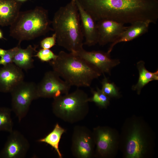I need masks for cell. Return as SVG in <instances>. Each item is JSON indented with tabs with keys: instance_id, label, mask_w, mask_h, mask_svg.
<instances>
[{
	"instance_id": "cell-13",
	"label": "cell",
	"mask_w": 158,
	"mask_h": 158,
	"mask_svg": "<svg viewBox=\"0 0 158 158\" xmlns=\"http://www.w3.org/2000/svg\"><path fill=\"white\" fill-rule=\"evenodd\" d=\"M79 14L82 29L85 41L84 44L92 46L98 43V32L97 22L75 0Z\"/></svg>"
},
{
	"instance_id": "cell-6",
	"label": "cell",
	"mask_w": 158,
	"mask_h": 158,
	"mask_svg": "<svg viewBox=\"0 0 158 158\" xmlns=\"http://www.w3.org/2000/svg\"><path fill=\"white\" fill-rule=\"evenodd\" d=\"M10 93L11 110L20 122L27 114L32 102L39 98L37 85L33 82L24 81L16 87Z\"/></svg>"
},
{
	"instance_id": "cell-28",
	"label": "cell",
	"mask_w": 158,
	"mask_h": 158,
	"mask_svg": "<svg viewBox=\"0 0 158 158\" xmlns=\"http://www.w3.org/2000/svg\"><path fill=\"white\" fill-rule=\"evenodd\" d=\"M17 2L21 3H22L25 2L26 1H27L28 0H16Z\"/></svg>"
},
{
	"instance_id": "cell-18",
	"label": "cell",
	"mask_w": 158,
	"mask_h": 158,
	"mask_svg": "<svg viewBox=\"0 0 158 158\" xmlns=\"http://www.w3.org/2000/svg\"><path fill=\"white\" fill-rule=\"evenodd\" d=\"M36 49L30 45L25 49L20 46L14 57L13 63L22 70H27L32 68L34 67L32 57Z\"/></svg>"
},
{
	"instance_id": "cell-7",
	"label": "cell",
	"mask_w": 158,
	"mask_h": 158,
	"mask_svg": "<svg viewBox=\"0 0 158 158\" xmlns=\"http://www.w3.org/2000/svg\"><path fill=\"white\" fill-rule=\"evenodd\" d=\"M95 142L93 133L87 127L76 126L72 137L71 151L77 158H91L94 154Z\"/></svg>"
},
{
	"instance_id": "cell-8",
	"label": "cell",
	"mask_w": 158,
	"mask_h": 158,
	"mask_svg": "<svg viewBox=\"0 0 158 158\" xmlns=\"http://www.w3.org/2000/svg\"><path fill=\"white\" fill-rule=\"evenodd\" d=\"M71 86L54 71L47 72L37 85L38 98L57 97L69 93Z\"/></svg>"
},
{
	"instance_id": "cell-27",
	"label": "cell",
	"mask_w": 158,
	"mask_h": 158,
	"mask_svg": "<svg viewBox=\"0 0 158 158\" xmlns=\"http://www.w3.org/2000/svg\"><path fill=\"white\" fill-rule=\"evenodd\" d=\"M6 50H4L0 48V57L2 56L6 53Z\"/></svg>"
},
{
	"instance_id": "cell-9",
	"label": "cell",
	"mask_w": 158,
	"mask_h": 158,
	"mask_svg": "<svg viewBox=\"0 0 158 158\" xmlns=\"http://www.w3.org/2000/svg\"><path fill=\"white\" fill-rule=\"evenodd\" d=\"M30 144L19 131L10 133L4 146L0 152V158H23L28 151Z\"/></svg>"
},
{
	"instance_id": "cell-5",
	"label": "cell",
	"mask_w": 158,
	"mask_h": 158,
	"mask_svg": "<svg viewBox=\"0 0 158 158\" xmlns=\"http://www.w3.org/2000/svg\"><path fill=\"white\" fill-rule=\"evenodd\" d=\"M87 93L78 88L74 92L54 99L53 114L63 121L71 123L80 121L88 113V98Z\"/></svg>"
},
{
	"instance_id": "cell-23",
	"label": "cell",
	"mask_w": 158,
	"mask_h": 158,
	"mask_svg": "<svg viewBox=\"0 0 158 158\" xmlns=\"http://www.w3.org/2000/svg\"><path fill=\"white\" fill-rule=\"evenodd\" d=\"M104 75L101 84L102 91L109 97H117L119 96V89L116 85L113 82L109 81L108 79Z\"/></svg>"
},
{
	"instance_id": "cell-19",
	"label": "cell",
	"mask_w": 158,
	"mask_h": 158,
	"mask_svg": "<svg viewBox=\"0 0 158 158\" xmlns=\"http://www.w3.org/2000/svg\"><path fill=\"white\" fill-rule=\"evenodd\" d=\"M137 66L139 73V78L136 84L132 86V89L140 95L142 89L149 82L158 80V71L154 72L149 71L145 67V62L142 60L137 62Z\"/></svg>"
},
{
	"instance_id": "cell-26",
	"label": "cell",
	"mask_w": 158,
	"mask_h": 158,
	"mask_svg": "<svg viewBox=\"0 0 158 158\" xmlns=\"http://www.w3.org/2000/svg\"><path fill=\"white\" fill-rule=\"evenodd\" d=\"M56 43V35L54 33L52 36L43 39L41 41L40 45L42 48L49 49L54 46Z\"/></svg>"
},
{
	"instance_id": "cell-3",
	"label": "cell",
	"mask_w": 158,
	"mask_h": 158,
	"mask_svg": "<svg viewBox=\"0 0 158 158\" xmlns=\"http://www.w3.org/2000/svg\"><path fill=\"white\" fill-rule=\"evenodd\" d=\"M53 71L71 86L89 87L102 73L75 54L61 51L56 59L49 62Z\"/></svg>"
},
{
	"instance_id": "cell-10",
	"label": "cell",
	"mask_w": 158,
	"mask_h": 158,
	"mask_svg": "<svg viewBox=\"0 0 158 158\" xmlns=\"http://www.w3.org/2000/svg\"><path fill=\"white\" fill-rule=\"evenodd\" d=\"M95 67L101 73L110 74L113 68L120 63L118 59H112L110 54L101 51H87L84 49L74 53Z\"/></svg>"
},
{
	"instance_id": "cell-4",
	"label": "cell",
	"mask_w": 158,
	"mask_h": 158,
	"mask_svg": "<svg viewBox=\"0 0 158 158\" xmlns=\"http://www.w3.org/2000/svg\"><path fill=\"white\" fill-rule=\"evenodd\" d=\"M48 11L40 6L24 11L20 12L10 25V35L18 40V44L24 40L34 39L44 35L50 30Z\"/></svg>"
},
{
	"instance_id": "cell-25",
	"label": "cell",
	"mask_w": 158,
	"mask_h": 158,
	"mask_svg": "<svg viewBox=\"0 0 158 158\" xmlns=\"http://www.w3.org/2000/svg\"><path fill=\"white\" fill-rule=\"evenodd\" d=\"M20 44L12 49L6 50L5 54L0 59V65L3 66L13 63L14 57L18 51Z\"/></svg>"
},
{
	"instance_id": "cell-14",
	"label": "cell",
	"mask_w": 158,
	"mask_h": 158,
	"mask_svg": "<svg viewBox=\"0 0 158 158\" xmlns=\"http://www.w3.org/2000/svg\"><path fill=\"white\" fill-rule=\"evenodd\" d=\"M93 133L96 146V155L101 157L107 156L114 146V139L111 132L107 128L99 126L94 129Z\"/></svg>"
},
{
	"instance_id": "cell-22",
	"label": "cell",
	"mask_w": 158,
	"mask_h": 158,
	"mask_svg": "<svg viewBox=\"0 0 158 158\" xmlns=\"http://www.w3.org/2000/svg\"><path fill=\"white\" fill-rule=\"evenodd\" d=\"M91 92L92 95L91 97L88 98L89 102H94L102 108H106L109 105V97L104 93L101 89L97 87L96 90L92 89Z\"/></svg>"
},
{
	"instance_id": "cell-17",
	"label": "cell",
	"mask_w": 158,
	"mask_h": 158,
	"mask_svg": "<svg viewBox=\"0 0 158 158\" xmlns=\"http://www.w3.org/2000/svg\"><path fill=\"white\" fill-rule=\"evenodd\" d=\"M16 0H0V25H11L18 16L20 4Z\"/></svg>"
},
{
	"instance_id": "cell-16",
	"label": "cell",
	"mask_w": 158,
	"mask_h": 158,
	"mask_svg": "<svg viewBox=\"0 0 158 158\" xmlns=\"http://www.w3.org/2000/svg\"><path fill=\"white\" fill-rule=\"evenodd\" d=\"M150 23L149 21H139L130 24L115 41L111 43L107 53L110 54L117 44L131 41L147 32Z\"/></svg>"
},
{
	"instance_id": "cell-29",
	"label": "cell",
	"mask_w": 158,
	"mask_h": 158,
	"mask_svg": "<svg viewBox=\"0 0 158 158\" xmlns=\"http://www.w3.org/2000/svg\"><path fill=\"white\" fill-rule=\"evenodd\" d=\"M2 38H4L3 35L1 31L0 30V39H1Z\"/></svg>"
},
{
	"instance_id": "cell-15",
	"label": "cell",
	"mask_w": 158,
	"mask_h": 158,
	"mask_svg": "<svg viewBox=\"0 0 158 158\" xmlns=\"http://www.w3.org/2000/svg\"><path fill=\"white\" fill-rule=\"evenodd\" d=\"M146 150V145L140 128L134 124L128 137L126 146V157L139 158L143 157Z\"/></svg>"
},
{
	"instance_id": "cell-20",
	"label": "cell",
	"mask_w": 158,
	"mask_h": 158,
	"mask_svg": "<svg viewBox=\"0 0 158 158\" xmlns=\"http://www.w3.org/2000/svg\"><path fill=\"white\" fill-rule=\"evenodd\" d=\"M66 132V130L57 123L50 133L44 137L38 140V141L50 145L56 151L59 157L62 158V155L59 148V144L62 135Z\"/></svg>"
},
{
	"instance_id": "cell-11",
	"label": "cell",
	"mask_w": 158,
	"mask_h": 158,
	"mask_svg": "<svg viewBox=\"0 0 158 158\" xmlns=\"http://www.w3.org/2000/svg\"><path fill=\"white\" fill-rule=\"evenodd\" d=\"M98 43L104 46L115 41L126 28L124 24L113 20L103 19L97 22Z\"/></svg>"
},
{
	"instance_id": "cell-12",
	"label": "cell",
	"mask_w": 158,
	"mask_h": 158,
	"mask_svg": "<svg viewBox=\"0 0 158 158\" xmlns=\"http://www.w3.org/2000/svg\"><path fill=\"white\" fill-rule=\"evenodd\" d=\"M24 78L22 70L13 63L3 66L0 69V92L10 93Z\"/></svg>"
},
{
	"instance_id": "cell-1",
	"label": "cell",
	"mask_w": 158,
	"mask_h": 158,
	"mask_svg": "<svg viewBox=\"0 0 158 158\" xmlns=\"http://www.w3.org/2000/svg\"><path fill=\"white\" fill-rule=\"evenodd\" d=\"M97 22L109 19L131 24L139 21L156 24L158 0H78Z\"/></svg>"
},
{
	"instance_id": "cell-2",
	"label": "cell",
	"mask_w": 158,
	"mask_h": 158,
	"mask_svg": "<svg viewBox=\"0 0 158 158\" xmlns=\"http://www.w3.org/2000/svg\"><path fill=\"white\" fill-rule=\"evenodd\" d=\"M58 45L71 52L83 50L84 36L75 0L60 7L51 21Z\"/></svg>"
},
{
	"instance_id": "cell-21",
	"label": "cell",
	"mask_w": 158,
	"mask_h": 158,
	"mask_svg": "<svg viewBox=\"0 0 158 158\" xmlns=\"http://www.w3.org/2000/svg\"><path fill=\"white\" fill-rule=\"evenodd\" d=\"M11 109L8 108L0 107V131L9 133L13 130V123L11 118Z\"/></svg>"
},
{
	"instance_id": "cell-24",
	"label": "cell",
	"mask_w": 158,
	"mask_h": 158,
	"mask_svg": "<svg viewBox=\"0 0 158 158\" xmlns=\"http://www.w3.org/2000/svg\"><path fill=\"white\" fill-rule=\"evenodd\" d=\"M34 56L37 57L42 62H49L56 59L57 55L55 54L49 49L42 48Z\"/></svg>"
}]
</instances>
